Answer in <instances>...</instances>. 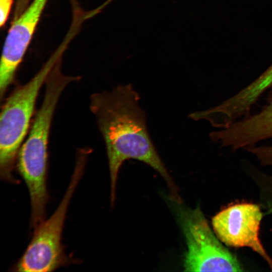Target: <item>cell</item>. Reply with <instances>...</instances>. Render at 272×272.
<instances>
[{"label": "cell", "instance_id": "obj_7", "mask_svg": "<svg viewBox=\"0 0 272 272\" xmlns=\"http://www.w3.org/2000/svg\"><path fill=\"white\" fill-rule=\"evenodd\" d=\"M48 0H33L13 20L4 45L0 67V96L2 100L32 38Z\"/></svg>", "mask_w": 272, "mask_h": 272}, {"label": "cell", "instance_id": "obj_12", "mask_svg": "<svg viewBox=\"0 0 272 272\" xmlns=\"http://www.w3.org/2000/svg\"><path fill=\"white\" fill-rule=\"evenodd\" d=\"M14 0H0V25H5L9 17Z\"/></svg>", "mask_w": 272, "mask_h": 272}, {"label": "cell", "instance_id": "obj_13", "mask_svg": "<svg viewBox=\"0 0 272 272\" xmlns=\"http://www.w3.org/2000/svg\"><path fill=\"white\" fill-rule=\"evenodd\" d=\"M31 0H16L14 20L19 17L30 5Z\"/></svg>", "mask_w": 272, "mask_h": 272}, {"label": "cell", "instance_id": "obj_1", "mask_svg": "<svg viewBox=\"0 0 272 272\" xmlns=\"http://www.w3.org/2000/svg\"><path fill=\"white\" fill-rule=\"evenodd\" d=\"M140 96L129 84L92 94L90 109L105 142L110 178V202L113 206L120 168L128 159L142 161L165 180L171 200L180 201L178 188L148 133Z\"/></svg>", "mask_w": 272, "mask_h": 272}, {"label": "cell", "instance_id": "obj_10", "mask_svg": "<svg viewBox=\"0 0 272 272\" xmlns=\"http://www.w3.org/2000/svg\"><path fill=\"white\" fill-rule=\"evenodd\" d=\"M263 166H272V146L255 145L246 149Z\"/></svg>", "mask_w": 272, "mask_h": 272}, {"label": "cell", "instance_id": "obj_2", "mask_svg": "<svg viewBox=\"0 0 272 272\" xmlns=\"http://www.w3.org/2000/svg\"><path fill=\"white\" fill-rule=\"evenodd\" d=\"M58 61L49 74L41 105L38 110L27 138L17 157V168L27 187L31 203V216L35 222L46 218L49 196L47 189L48 144L53 116L64 89L79 77L63 74Z\"/></svg>", "mask_w": 272, "mask_h": 272}, {"label": "cell", "instance_id": "obj_8", "mask_svg": "<svg viewBox=\"0 0 272 272\" xmlns=\"http://www.w3.org/2000/svg\"><path fill=\"white\" fill-rule=\"evenodd\" d=\"M271 88L266 104L255 113L254 117L258 130L265 139L272 138V87Z\"/></svg>", "mask_w": 272, "mask_h": 272}, {"label": "cell", "instance_id": "obj_6", "mask_svg": "<svg viewBox=\"0 0 272 272\" xmlns=\"http://www.w3.org/2000/svg\"><path fill=\"white\" fill-rule=\"evenodd\" d=\"M262 217L260 206L237 202L222 208L212 218V225L222 243L230 247L251 249L265 261L272 271V258L259 238Z\"/></svg>", "mask_w": 272, "mask_h": 272}, {"label": "cell", "instance_id": "obj_11", "mask_svg": "<svg viewBox=\"0 0 272 272\" xmlns=\"http://www.w3.org/2000/svg\"><path fill=\"white\" fill-rule=\"evenodd\" d=\"M255 89L264 93L272 87V64L253 82Z\"/></svg>", "mask_w": 272, "mask_h": 272}, {"label": "cell", "instance_id": "obj_4", "mask_svg": "<svg viewBox=\"0 0 272 272\" xmlns=\"http://www.w3.org/2000/svg\"><path fill=\"white\" fill-rule=\"evenodd\" d=\"M57 54L27 83L18 87L6 100L0 117V177L10 183L19 180L13 172L18 154L27 135L39 92L57 62Z\"/></svg>", "mask_w": 272, "mask_h": 272}, {"label": "cell", "instance_id": "obj_9", "mask_svg": "<svg viewBox=\"0 0 272 272\" xmlns=\"http://www.w3.org/2000/svg\"><path fill=\"white\" fill-rule=\"evenodd\" d=\"M254 182L258 188L260 206L267 214L272 215V176L261 172Z\"/></svg>", "mask_w": 272, "mask_h": 272}, {"label": "cell", "instance_id": "obj_5", "mask_svg": "<svg viewBox=\"0 0 272 272\" xmlns=\"http://www.w3.org/2000/svg\"><path fill=\"white\" fill-rule=\"evenodd\" d=\"M175 209L187 250L184 259L186 271H242L243 267L211 228L199 207L186 208L176 202Z\"/></svg>", "mask_w": 272, "mask_h": 272}, {"label": "cell", "instance_id": "obj_3", "mask_svg": "<svg viewBox=\"0 0 272 272\" xmlns=\"http://www.w3.org/2000/svg\"><path fill=\"white\" fill-rule=\"evenodd\" d=\"M89 153L86 149L78 152L73 173L60 202L48 219L34 229L29 244L11 271L50 272L76 260L65 254L62 234L69 206L83 175Z\"/></svg>", "mask_w": 272, "mask_h": 272}]
</instances>
